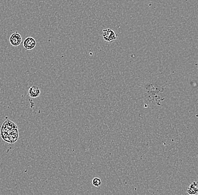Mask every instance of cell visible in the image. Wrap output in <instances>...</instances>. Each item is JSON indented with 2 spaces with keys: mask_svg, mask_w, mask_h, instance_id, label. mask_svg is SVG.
Listing matches in <instances>:
<instances>
[{
  "mask_svg": "<svg viewBox=\"0 0 198 195\" xmlns=\"http://www.w3.org/2000/svg\"><path fill=\"white\" fill-rule=\"evenodd\" d=\"M143 100L149 105H161L162 102L165 100V95L154 93L143 92Z\"/></svg>",
  "mask_w": 198,
  "mask_h": 195,
  "instance_id": "obj_1",
  "label": "cell"
},
{
  "mask_svg": "<svg viewBox=\"0 0 198 195\" xmlns=\"http://www.w3.org/2000/svg\"><path fill=\"white\" fill-rule=\"evenodd\" d=\"M165 87L156 83H148L144 87L143 92L165 95Z\"/></svg>",
  "mask_w": 198,
  "mask_h": 195,
  "instance_id": "obj_2",
  "label": "cell"
},
{
  "mask_svg": "<svg viewBox=\"0 0 198 195\" xmlns=\"http://www.w3.org/2000/svg\"><path fill=\"white\" fill-rule=\"evenodd\" d=\"M117 34L111 29H104L102 30V37L107 42H111L117 38Z\"/></svg>",
  "mask_w": 198,
  "mask_h": 195,
  "instance_id": "obj_3",
  "label": "cell"
},
{
  "mask_svg": "<svg viewBox=\"0 0 198 195\" xmlns=\"http://www.w3.org/2000/svg\"><path fill=\"white\" fill-rule=\"evenodd\" d=\"M10 44L14 47L19 46L22 42V38L21 35L18 32L13 33L9 38Z\"/></svg>",
  "mask_w": 198,
  "mask_h": 195,
  "instance_id": "obj_4",
  "label": "cell"
},
{
  "mask_svg": "<svg viewBox=\"0 0 198 195\" xmlns=\"http://www.w3.org/2000/svg\"><path fill=\"white\" fill-rule=\"evenodd\" d=\"M36 44L37 42L35 39L31 37H28L26 38L23 43L24 48L27 50H33L36 46Z\"/></svg>",
  "mask_w": 198,
  "mask_h": 195,
  "instance_id": "obj_5",
  "label": "cell"
},
{
  "mask_svg": "<svg viewBox=\"0 0 198 195\" xmlns=\"http://www.w3.org/2000/svg\"><path fill=\"white\" fill-rule=\"evenodd\" d=\"M17 126L14 123L12 122L10 120H6L3 123L1 127V132H8L15 128H16Z\"/></svg>",
  "mask_w": 198,
  "mask_h": 195,
  "instance_id": "obj_6",
  "label": "cell"
},
{
  "mask_svg": "<svg viewBox=\"0 0 198 195\" xmlns=\"http://www.w3.org/2000/svg\"><path fill=\"white\" fill-rule=\"evenodd\" d=\"M41 94V90L38 87L32 86L30 87L28 90V95L32 98L38 97Z\"/></svg>",
  "mask_w": 198,
  "mask_h": 195,
  "instance_id": "obj_7",
  "label": "cell"
},
{
  "mask_svg": "<svg viewBox=\"0 0 198 195\" xmlns=\"http://www.w3.org/2000/svg\"><path fill=\"white\" fill-rule=\"evenodd\" d=\"M198 187H197V183L193 182L187 188V193L189 195H196L198 194Z\"/></svg>",
  "mask_w": 198,
  "mask_h": 195,
  "instance_id": "obj_8",
  "label": "cell"
},
{
  "mask_svg": "<svg viewBox=\"0 0 198 195\" xmlns=\"http://www.w3.org/2000/svg\"><path fill=\"white\" fill-rule=\"evenodd\" d=\"M92 184L95 186V187H99L101 184V179L99 178H94L93 179H92Z\"/></svg>",
  "mask_w": 198,
  "mask_h": 195,
  "instance_id": "obj_9",
  "label": "cell"
}]
</instances>
